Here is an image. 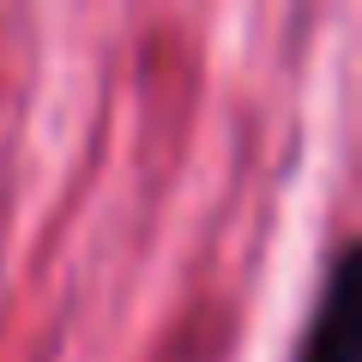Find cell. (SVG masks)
<instances>
[{
  "label": "cell",
  "instance_id": "cell-1",
  "mask_svg": "<svg viewBox=\"0 0 362 362\" xmlns=\"http://www.w3.org/2000/svg\"><path fill=\"white\" fill-rule=\"evenodd\" d=\"M362 350V247L338 242L332 259H326L320 296H314V314L302 326L296 362H356Z\"/></svg>",
  "mask_w": 362,
  "mask_h": 362
}]
</instances>
